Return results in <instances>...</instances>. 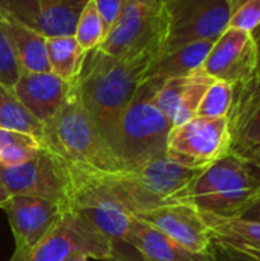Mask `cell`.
I'll return each instance as SVG.
<instances>
[{
	"label": "cell",
	"mask_w": 260,
	"mask_h": 261,
	"mask_svg": "<svg viewBox=\"0 0 260 261\" xmlns=\"http://www.w3.org/2000/svg\"><path fill=\"white\" fill-rule=\"evenodd\" d=\"M106 35H107V29L95 9L93 0H89L86 3L84 9L81 11L74 37L77 38V41L80 43L83 50L89 52V50L100 47V44L104 41Z\"/></svg>",
	"instance_id": "obj_26"
},
{
	"label": "cell",
	"mask_w": 260,
	"mask_h": 261,
	"mask_svg": "<svg viewBox=\"0 0 260 261\" xmlns=\"http://www.w3.org/2000/svg\"><path fill=\"white\" fill-rule=\"evenodd\" d=\"M51 72L66 83H75L86 52L74 35L46 38Z\"/></svg>",
	"instance_id": "obj_23"
},
{
	"label": "cell",
	"mask_w": 260,
	"mask_h": 261,
	"mask_svg": "<svg viewBox=\"0 0 260 261\" xmlns=\"http://www.w3.org/2000/svg\"><path fill=\"white\" fill-rule=\"evenodd\" d=\"M231 151L228 118H201L173 127L167 139V154L181 165L204 170Z\"/></svg>",
	"instance_id": "obj_10"
},
{
	"label": "cell",
	"mask_w": 260,
	"mask_h": 261,
	"mask_svg": "<svg viewBox=\"0 0 260 261\" xmlns=\"http://www.w3.org/2000/svg\"><path fill=\"white\" fill-rule=\"evenodd\" d=\"M74 83H66L52 72H21L12 90L25 109L46 124L66 101Z\"/></svg>",
	"instance_id": "obj_17"
},
{
	"label": "cell",
	"mask_w": 260,
	"mask_h": 261,
	"mask_svg": "<svg viewBox=\"0 0 260 261\" xmlns=\"http://www.w3.org/2000/svg\"><path fill=\"white\" fill-rule=\"evenodd\" d=\"M159 55V46L129 58L107 55L98 47L86 52L74 86L110 148L124 110L147 80V72Z\"/></svg>",
	"instance_id": "obj_1"
},
{
	"label": "cell",
	"mask_w": 260,
	"mask_h": 261,
	"mask_svg": "<svg viewBox=\"0 0 260 261\" xmlns=\"http://www.w3.org/2000/svg\"><path fill=\"white\" fill-rule=\"evenodd\" d=\"M11 197V194L8 193V190L5 188V185L2 184V180H0V208H3V205L6 203V200Z\"/></svg>",
	"instance_id": "obj_34"
},
{
	"label": "cell",
	"mask_w": 260,
	"mask_h": 261,
	"mask_svg": "<svg viewBox=\"0 0 260 261\" xmlns=\"http://www.w3.org/2000/svg\"><path fill=\"white\" fill-rule=\"evenodd\" d=\"M231 151L244 154L260 142V76L233 86V102L227 115Z\"/></svg>",
	"instance_id": "obj_16"
},
{
	"label": "cell",
	"mask_w": 260,
	"mask_h": 261,
	"mask_svg": "<svg viewBox=\"0 0 260 261\" xmlns=\"http://www.w3.org/2000/svg\"><path fill=\"white\" fill-rule=\"evenodd\" d=\"M123 3H124V0H93L95 9H97L98 15L101 17L107 32L116 23V20L121 14V9H123Z\"/></svg>",
	"instance_id": "obj_31"
},
{
	"label": "cell",
	"mask_w": 260,
	"mask_h": 261,
	"mask_svg": "<svg viewBox=\"0 0 260 261\" xmlns=\"http://www.w3.org/2000/svg\"><path fill=\"white\" fill-rule=\"evenodd\" d=\"M89 171L135 216L167 203L184 202L187 190L202 170L181 165L166 153L138 167L116 173Z\"/></svg>",
	"instance_id": "obj_2"
},
{
	"label": "cell",
	"mask_w": 260,
	"mask_h": 261,
	"mask_svg": "<svg viewBox=\"0 0 260 261\" xmlns=\"http://www.w3.org/2000/svg\"><path fill=\"white\" fill-rule=\"evenodd\" d=\"M211 83L213 78L201 70L188 76L166 80L155 95V104L173 127L182 125L196 116L201 99Z\"/></svg>",
	"instance_id": "obj_18"
},
{
	"label": "cell",
	"mask_w": 260,
	"mask_h": 261,
	"mask_svg": "<svg viewBox=\"0 0 260 261\" xmlns=\"http://www.w3.org/2000/svg\"><path fill=\"white\" fill-rule=\"evenodd\" d=\"M211 261H260V255L251 251H245L218 240H213L208 249Z\"/></svg>",
	"instance_id": "obj_30"
},
{
	"label": "cell",
	"mask_w": 260,
	"mask_h": 261,
	"mask_svg": "<svg viewBox=\"0 0 260 261\" xmlns=\"http://www.w3.org/2000/svg\"><path fill=\"white\" fill-rule=\"evenodd\" d=\"M25 257H26V254H21V252L14 251V254H12V257H11L9 261H25Z\"/></svg>",
	"instance_id": "obj_36"
},
{
	"label": "cell",
	"mask_w": 260,
	"mask_h": 261,
	"mask_svg": "<svg viewBox=\"0 0 260 261\" xmlns=\"http://www.w3.org/2000/svg\"><path fill=\"white\" fill-rule=\"evenodd\" d=\"M64 261H89V257L84 255V254H74V255H70L69 258H66Z\"/></svg>",
	"instance_id": "obj_35"
},
{
	"label": "cell",
	"mask_w": 260,
	"mask_h": 261,
	"mask_svg": "<svg viewBox=\"0 0 260 261\" xmlns=\"http://www.w3.org/2000/svg\"><path fill=\"white\" fill-rule=\"evenodd\" d=\"M257 41L253 32L228 28L211 46L201 72L236 86L256 75Z\"/></svg>",
	"instance_id": "obj_12"
},
{
	"label": "cell",
	"mask_w": 260,
	"mask_h": 261,
	"mask_svg": "<svg viewBox=\"0 0 260 261\" xmlns=\"http://www.w3.org/2000/svg\"><path fill=\"white\" fill-rule=\"evenodd\" d=\"M69 168L72 187L67 206L86 217L107 237L112 251L109 261H144L143 255L127 240L132 213H129L87 168H80L72 164H69Z\"/></svg>",
	"instance_id": "obj_6"
},
{
	"label": "cell",
	"mask_w": 260,
	"mask_h": 261,
	"mask_svg": "<svg viewBox=\"0 0 260 261\" xmlns=\"http://www.w3.org/2000/svg\"><path fill=\"white\" fill-rule=\"evenodd\" d=\"M40 142L44 148L80 168L101 173L124 170V165L84 109L74 84L60 110L43 124Z\"/></svg>",
	"instance_id": "obj_3"
},
{
	"label": "cell",
	"mask_w": 260,
	"mask_h": 261,
	"mask_svg": "<svg viewBox=\"0 0 260 261\" xmlns=\"http://www.w3.org/2000/svg\"><path fill=\"white\" fill-rule=\"evenodd\" d=\"M0 165H2V158H0Z\"/></svg>",
	"instance_id": "obj_38"
},
{
	"label": "cell",
	"mask_w": 260,
	"mask_h": 261,
	"mask_svg": "<svg viewBox=\"0 0 260 261\" xmlns=\"http://www.w3.org/2000/svg\"><path fill=\"white\" fill-rule=\"evenodd\" d=\"M2 26L11 41L21 72H51L44 35L8 18H2Z\"/></svg>",
	"instance_id": "obj_20"
},
{
	"label": "cell",
	"mask_w": 260,
	"mask_h": 261,
	"mask_svg": "<svg viewBox=\"0 0 260 261\" xmlns=\"http://www.w3.org/2000/svg\"><path fill=\"white\" fill-rule=\"evenodd\" d=\"M41 147L40 139L32 135L0 128V158L5 167H15L31 161Z\"/></svg>",
	"instance_id": "obj_25"
},
{
	"label": "cell",
	"mask_w": 260,
	"mask_h": 261,
	"mask_svg": "<svg viewBox=\"0 0 260 261\" xmlns=\"http://www.w3.org/2000/svg\"><path fill=\"white\" fill-rule=\"evenodd\" d=\"M3 2H5V0H0V18H2V9H3Z\"/></svg>",
	"instance_id": "obj_37"
},
{
	"label": "cell",
	"mask_w": 260,
	"mask_h": 261,
	"mask_svg": "<svg viewBox=\"0 0 260 261\" xmlns=\"http://www.w3.org/2000/svg\"><path fill=\"white\" fill-rule=\"evenodd\" d=\"M20 73H21L20 66L17 63L11 41L2 26V18H0V84H3L8 89H12Z\"/></svg>",
	"instance_id": "obj_29"
},
{
	"label": "cell",
	"mask_w": 260,
	"mask_h": 261,
	"mask_svg": "<svg viewBox=\"0 0 260 261\" xmlns=\"http://www.w3.org/2000/svg\"><path fill=\"white\" fill-rule=\"evenodd\" d=\"M89 0H5L2 18L18 21L49 37L74 35Z\"/></svg>",
	"instance_id": "obj_13"
},
{
	"label": "cell",
	"mask_w": 260,
	"mask_h": 261,
	"mask_svg": "<svg viewBox=\"0 0 260 261\" xmlns=\"http://www.w3.org/2000/svg\"><path fill=\"white\" fill-rule=\"evenodd\" d=\"M164 80L149 76L124 110L112 145L124 170L138 167L167 153V139L173 128L155 104V95Z\"/></svg>",
	"instance_id": "obj_5"
},
{
	"label": "cell",
	"mask_w": 260,
	"mask_h": 261,
	"mask_svg": "<svg viewBox=\"0 0 260 261\" xmlns=\"http://www.w3.org/2000/svg\"><path fill=\"white\" fill-rule=\"evenodd\" d=\"M233 102V86L224 81L213 80L204 93L198 107L196 116L201 118H224L228 115Z\"/></svg>",
	"instance_id": "obj_27"
},
{
	"label": "cell",
	"mask_w": 260,
	"mask_h": 261,
	"mask_svg": "<svg viewBox=\"0 0 260 261\" xmlns=\"http://www.w3.org/2000/svg\"><path fill=\"white\" fill-rule=\"evenodd\" d=\"M202 213V211H201ZM213 240L251 251L260 255V222L242 217H216L202 213Z\"/></svg>",
	"instance_id": "obj_22"
},
{
	"label": "cell",
	"mask_w": 260,
	"mask_h": 261,
	"mask_svg": "<svg viewBox=\"0 0 260 261\" xmlns=\"http://www.w3.org/2000/svg\"><path fill=\"white\" fill-rule=\"evenodd\" d=\"M244 159H247L251 165H254L257 170H260V142L248 148L244 154H241Z\"/></svg>",
	"instance_id": "obj_32"
},
{
	"label": "cell",
	"mask_w": 260,
	"mask_h": 261,
	"mask_svg": "<svg viewBox=\"0 0 260 261\" xmlns=\"http://www.w3.org/2000/svg\"><path fill=\"white\" fill-rule=\"evenodd\" d=\"M242 219H247V220H256L260 222V196L244 211V214L241 216Z\"/></svg>",
	"instance_id": "obj_33"
},
{
	"label": "cell",
	"mask_w": 260,
	"mask_h": 261,
	"mask_svg": "<svg viewBox=\"0 0 260 261\" xmlns=\"http://www.w3.org/2000/svg\"><path fill=\"white\" fill-rule=\"evenodd\" d=\"M172 240L195 254H208L213 242L204 214L188 202L167 203L159 208L135 214Z\"/></svg>",
	"instance_id": "obj_15"
},
{
	"label": "cell",
	"mask_w": 260,
	"mask_h": 261,
	"mask_svg": "<svg viewBox=\"0 0 260 261\" xmlns=\"http://www.w3.org/2000/svg\"><path fill=\"white\" fill-rule=\"evenodd\" d=\"M74 254L109 261L112 251L107 237L86 217L67 206L48 236L25 257V261H64Z\"/></svg>",
	"instance_id": "obj_11"
},
{
	"label": "cell",
	"mask_w": 260,
	"mask_h": 261,
	"mask_svg": "<svg viewBox=\"0 0 260 261\" xmlns=\"http://www.w3.org/2000/svg\"><path fill=\"white\" fill-rule=\"evenodd\" d=\"M67 205L32 196H11L2 210L6 211L15 249L29 254L60 220Z\"/></svg>",
	"instance_id": "obj_14"
},
{
	"label": "cell",
	"mask_w": 260,
	"mask_h": 261,
	"mask_svg": "<svg viewBox=\"0 0 260 261\" xmlns=\"http://www.w3.org/2000/svg\"><path fill=\"white\" fill-rule=\"evenodd\" d=\"M260 196V170L230 151L195 179L184 202L216 217H241Z\"/></svg>",
	"instance_id": "obj_4"
},
{
	"label": "cell",
	"mask_w": 260,
	"mask_h": 261,
	"mask_svg": "<svg viewBox=\"0 0 260 261\" xmlns=\"http://www.w3.org/2000/svg\"><path fill=\"white\" fill-rule=\"evenodd\" d=\"M166 0H124L116 23L109 29L100 50L118 58L133 57L164 40Z\"/></svg>",
	"instance_id": "obj_8"
},
{
	"label": "cell",
	"mask_w": 260,
	"mask_h": 261,
	"mask_svg": "<svg viewBox=\"0 0 260 261\" xmlns=\"http://www.w3.org/2000/svg\"><path fill=\"white\" fill-rule=\"evenodd\" d=\"M0 128L41 138L43 124L37 121L18 101L12 89L0 84Z\"/></svg>",
	"instance_id": "obj_24"
},
{
	"label": "cell",
	"mask_w": 260,
	"mask_h": 261,
	"mask_svg": "<svg viewBox=\"0 0 260 261\" xmlns=\"http://www.w3.org/2000/svg\"><path fill=\"white\" fill-rule=\"evenodd\" d=\"M0 180L11 196L41 197L64 205L72 187L69 164L44 147L21 165H0Z\"/></svg>",
	"instance_id": "obj_9"
},
{
	"label": "cell",
	"mask_w": 260,
	"mask_h": 261,
	"mask_svg": "<svg viewBox=\"0 0 260 261\" xmlns=\"http://www.w3.org/2000/svg\"><path fill=\"white\" fill-rule=\"evenodd\" d=\"M127 240L143 255L144 261H211L208 254H195L185 249L178 242L133 214L129 225Z\"/></svg>",
	"instance_id": "obj_19"
},
{
	"label": "cell",
	"mask_w": 260,
	"mask_h": 261,
	"mask_svg": "<svg viewBox=\"0 0 260 261\" xmlns=\"http://www.w3.org/2000/svg\"><path fill=\"white\" fill-rule=\"evenodd\" d=\"M230 18L231 0H166L161 54L192 41H216Z\"/></svg>",
	"instance_id": "obj_7"
},
{
	"label": "cell",
	"mask_w": 260,
	"mask_h": 261,
	"mask_svg": "<svg viewBox=\"0 0 260 261\" xmlns=\"http://www.w3.org/2000/svg\"><path fill=\"white\" fill-rule=\"evenodd\" d=\"M215 41L199 40L179 46L173 50L164 52L158 57L153 66L147 72L149 76H158L161 80L188 76L201 70Z\"/></svg>",
	"instance_id": "obj_21"
},
{
	"label": "cell",
	"mask_w": 260,
	"mask_h": 261,
	"mask_svg": "<svg viewBox=\"0 0 260 261\" xmlns=\"http://www.w3.org/2000/svg\"><path fill=\"white\" fill-rule=\"evenodd\" d=\"M230 28L254 32L260 28V0H231Z\"/></svg>",
	"instance_id": "obj_28"
}]
</instances>
